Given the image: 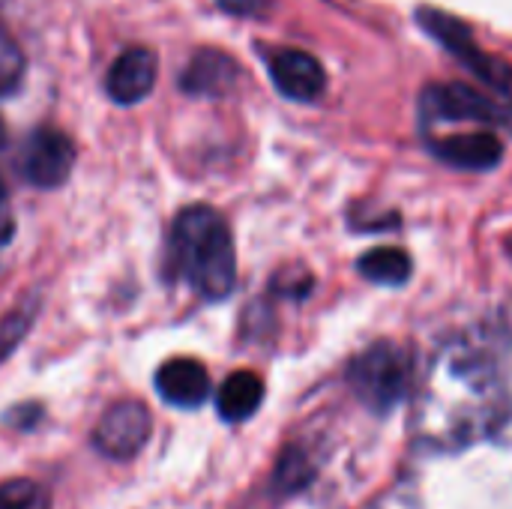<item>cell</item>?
I'll list each match as a JSON object with an SVG mask.
<instances>
[{
    "label": "cell",
    "instance_id": "cell-1",
    "mask_svg": "<svg viewBox=\"0 0 512 509\" xmlns=\"http://www.w3.org/2000/svg\"><path fill=\"white\" fill-rule=\"evenodd\" d=\"M168 270L201 297L225 300L237 285V252L228 222L204 204L186 207L168 237Z\"/></svg>",
    "mask_w": 512,
    "mask_h": 509
},
{
    "label": "cell",
    "instance_id": "cell-2",
    "mask_svg": "<svg viewBox=\"0 0 512 509\" xmlns=\"http://www.w3.org/2000/svg\"><path fill=\"white\" fill-rule=\"evenodd\" d=\"M348 378L366 408L387 414L408 396L411 357L396 342H378L354 360Z\"/></svg>",
    "mask_w": 512,
    "mask_h": 509
},
{
    "label": "cell",
    "instance_id": "cell-3",
    "mask_svg": "<svg viewBox=\"0 0 512 509\" xmlns=\"http://www.w3.org/2000/svg\"><path fill=\"white\" fill-rule=\"evenodd\" d=\"M417 21H420V24H423V27H426L450 54H453V57H459L465 69H471L489 90H495L498 102L507 105L512 111V69L504 60L486 54V51L477 45V39H474V33L468 30V24H462V21L453 18L450 12H438V9H417Z\"/></svg>",
    "mask_w": 512,
    "mask_h": 509
},
{
    "label": "cell",
    "instance_id": "cell-4",
    "mask_svg": "<svg viewBox=\"0 0 512 509\" xmlns=\"http://www.w3.org/2000/svg\"><path fill=\"white\" fill-rule=\"evenodd\" d=\"M423 123H483L512 126V111L468 84H432L420 96Z\"/></svg>",
    "mask_w": 512,
    "mask_h": 509
},
{
    "label": "cell",
    "instance_id": "cell-5",
    "mask_svg": "<svg viewBox=\"0 0 512 509\" xmlns=\"http://www.w3.org/2000/svg\"><path fill=\"white\" fill-rule=\"evenodd\" d=\"M150 432H153L150 408L144 402L123 399V402H114L102 414V420L96 423V429H93V447L105 459L126 462V459H135L147 447Z\"/></svg>",
    "mask_w": 512,
    "mask_h": 509
},
{
    "label": "cell",
    "instance_id": "cell-6",
    "mask_svg": "<svg viewBox=\"0 0 512 509\" xmlns=\"http://www.w3.org/2000/svg\"><path fill=\"white\" fill-rule=\"evenodd\" d=\"M75 165V147L66 132L54 126L36 129L21 153V174L39 189H57L69 180Z\"/></svg>",
    "mask_w": 512,
    "mask_h": 509
},
{
    "label": "cell",
    "instance_id": "cell-7",
    "mask_svg": "<svg viewBox=\"0 0 512 509\" xmlns=\"http://www.w3.org/2000/svg\"><path fill=\"white\" fill-rule=\"evenodd\" d=\"M270 78L276 90L294 102H315L327 87V72L309 51L282 48L270 57Z\"/></svg>",
    "mask_w": 512,
    "mask_h": 509
},
{
    "label": "cell",
    "instance_id": "cell-8",
    "mask_svg": "<svg viewBox=\"0 0 512 509\" xmlns=\"http://www.w3.org/2000/svg\"><path fill=\"white\" fill-rule=\"evenodd\" d=\"M156 72H159L156 54L150 48L132 45L111 63L108 78H105V90L114 102L135 105V102L150 96V90L156 84Z\"/></svg>",
    "mask_w": 512,
    "mask_h": 509
},
{
    "label": "cell",
    "instance_id": "cell-9",
    "mask_svg": "<svg viewBox=\"0 0 512 509\" xmlns=\"http://www.w3.org/2000/svg\"><path fill=\"white\" fill-rule=\"evenodd\" d=\"M432 153L462 171H492L504 159V141L489 129H477L432 141Z\"/></svg>",
    "mask_w": 512,
    "mask_h": 509
},
{
    "label": "cell",
    "instance_id": "cell-10",
    "mask_svg": "<svg viewBox=\"0 0 512 509\" xmlns=\"http://www.w3.org/2000/svg\"><path fill=\"white\" fill-rule=\"evenodd\" d=\"M156 390L168 405L189 411L204 405V399L210 396V375L198 360L177 357L162 363V369L156 372Z\"/></svg>",
    "mask_w": 512,
    "mask_h": 509
},
{
    "label": "cell",
    "instance_id": "cell-11",
    "mask_svg": "<svg viewBox=\"0 0 512 509\" xmlns=\"http://www.w3.org/2000/svg\"><path fill=\"white\" fill-rule=\"evenodd\" d=\"M237 75L240 69L225 51L204 48L189 60L180 87L192 96H225L237 84Z\"/></svg>",
    "mask_w": 512,
    "mask_h": 509
},
{
    "label": "cell",
    "instance_id": "cell-12",
    "mask_svg": "<svg viewBox=\"0 0 512 509\" xmlns=\"http://www.w3.org/2000/svg\"><path fill=\"white\" fill-rule=\"evenodd\" d=\"M264 402V381L255 372H234L222 381L219 396H216V408L219 417L228 423H240L249 420Z\"/></svg>",
    "mask_w": 512,
    "mask_h": 509
},
{
    "label": "cell",
    "instance_id": "cell-13",
    "mask_svg": "<svg viewBox=\"0 0 512 509\" xmlns=\"http://www.w3.org/2000/svg\"><path fill=\"white\" fill-rule=\"evenodd\" d=\"M360 273L378 285H405L414 273V261L405 249L399 246H381V249H372L360 258Z\"/></svg>",
    "mask_w": 512,
    "mask_h": 509
},
{
    "label": "cell",
    "instance_id": "cell-14",
    "mask_svg": "<svg viewBox=\"0 0 512 509\" xmlns=\"http://www.w3.org/2000/svg\"><path fill=\"white\" fill-rule=\"evenodd\" d=\"M0 509H51L48 492L33 480L0 483Z\"/></svg>",
    "mask_w": 512,
    "mask_h": 509
},
{
    "label": "cell",
    "instance_id": "cell-15",
    "mask_svg": "<svg viewBox=\"0 0 512 509\" xmlns=\"http://www.w3.org/2000/svg\"><path fill=\"white\" fill-rule=\"evenodd\" d=\"M33 318H36V309L33 306H18V309H12L0 321V363L24 342V336L33 327Z\"/></svg>",
    "mask_w": 512,
    "mask_h": 509
},
{
    "label": "cell",
    "instance_id": "cell-16",
    "mask_svg": "<svg viewBox=\"0 0 512 509\" xmlns=\"http://www.w3.org/2000/svg\"><path fill=\"white\" fill-rule=\"evenodd\" d=\"M21 75H24V54L15 45V39L6 30H0V96L12 93L21 84Z\"/></svg>",
    "mask_w": 512,
    "mask_h": 509
},
{
    "label": "cell",
    "instance_id": "cell-17",
    "mask_svg": "<svg viewBox=\"0 0 512 509\" xmlns=\"http://www.w3.org/2000/svg\"><path fill=\"white\" fill-rule=\"evenodd\" d=\"M309 474H312V471H309L306 456H303L300 450H288V453L282 456L279 468H276V489H279L282 495H291V492H297V489L306 486Z\"/></svg>",
    "mask_w": 512,
    "mask_h": 509
},
{
    "label": "cell",
    "instance_id": "cell-18",
    "mask_svg": "<svg viewBox=\"0 0 512 509\" xmlns=\"http://www.w3.org/2000/svg\"><path fill=\"white\" fill-rule=\"evenodd\" d=\"M39 417H42V408H39V405H18V408H12V411L6 414V423H9L12 429L24 432V429H30Z\"/></svg>",
    "mask_w": 512,
    "mask_h": 509
},
{
    "label": "cell",
    "instance_id": "cell-19",
    "mask_svg": "<svg viewBox=\"0 0 512 509\" xmlns=\"http://www.w3.org/2000/svg\"><path fill=\"white\" fill-rule=\"evenodd\" d=\"M225 12L231 15H243V18H255L258 12L267 9V0H216Z\"/></svg>",
    "mask_w": 512,
    "mask_h": 509
},
{
    "label": "cell",
    "instance_id": "cell-20",
    "mask_svg": "<svg viewBox=\"0 0 512 509\" xmlns=\"http://www.w3.org/2000/svg\"><path fill=\"white\" fill-rule=\"evenodd\" d=\"M6 144V126H3V120H0V147Z\"/></svg>",
    "mask_w": 512,
    "mask_h": 509
},
{
    "label": "cell",
    "instance_id": "cell-21",
    "mask_svg": "<svg viewBox=\"0 0 512 509\" xmlns=\"http://www.w3.org/2000/svg\"><path fill=\"white\" fill-rule=\"evenodd\" d=\"M3 198H6V189H3V180H0V204H3Z\"/></svg>",
    "mask_w": 512,
    "mask_h": 509
}]
</instances>
